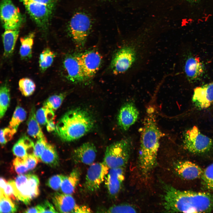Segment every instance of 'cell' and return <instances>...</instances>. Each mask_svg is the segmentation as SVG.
<instances>
[{
	"mask_svg": "<svg viewBox=\"0 0 213 213\" xmlns=\"http://www.w3.org/2000/svg\"><path fill=\"white\" fill-rule=\"evenodd\" d=\"M17 208L12 200L7 196L3 191L0 190V212L14 213Z\"/></svg>",
	"mask_w": 213,
	"mask_h": 213,
	"instance_id": "obj_31",
	"label": "cell"
},
{
	"mask_svg": "<svg viewBox=\"0 0 213 213\" xmlns=\"http://www.w3.org/2000/svg\"><path fill=\"white\" fill-rule=\"evenodd\" d=\"M19 29L5 30L2 36L4 47L3 55L5 58L12 54L18 37Z\"/></svg>",
	"mask_w": 213,
	"mask_h": 213,
	"instance_id": "obj_23",
	"label": "cell"
},
{
	"mask_svg": "<svg viewBox=\"0 0 213 213\" xmlns=\"http://www.w3.org/2000/svg\"><path fill=\"white\" fill-rule=\"evenodd\" d=\"M67 94L64 92L50 96L44 103L43 106L54 111L61 105Z\"/></svg>",
	"mask_w": 213,
	"mask_h": 213,
	"instance_id": "obj_30",
	"label": "cell"
},
{
	"mask_svg": "<svg viewBox=\"0 0 213 213\" xmlns=\"http://www.w3.org/2000/svg\"><path fill=\"white\" fill-rule=\"evenodd\" d=\"M9 181L12 185L17 198L26 205L29 204L39 194V180L36 175H20L14 180Z\"/></svg>",
	"mask_w": 213,
	"mask_h": 213,
	"instance_id": "obj_6",
	"label": "cell"
},
{
	"mask_svg": "<svg viewBox=\"0 0 213 213\" xmlns=\"http://www.w3.org/2000/svg\"><path fill=\"white\" fill-rule=\"evenodd\" d=\"M63 64L67 73V78L77 83L86 80L81 66L79 54H69L64 57Z\"/></svg>",
	"mask_w": 213,
	"mask_h": 213,
	"instance_id": "obj_13",
	"label": "cell"
},
{
	"mask_svg": "<svg viewBox=\"0 0 213 213\" xmlns=\"http://www.w3.org/2000/svg\"><path fill=\"white\" fill-rule=\"evenodd\" d=\"M45 137L38 139L34 145L33 154L40 161V156L47 144Z\"/></svg>",
	"mask_w": 213,
	"mask_h": 213,
	"instance_id": "obj_38",
	"label": "cell"
},
{
	"mask_svg": "<svg viewBox=\"0 0 213 213\" xmlns=\"http://www.w3.org/2000/svg\"><path fill=\"white\" fill-rule=\"evenodd\" d=\"M65 176L62 174L57 175L49 178L47 181L46 185L55 191L60 189L62 182Z\"/></svg>",
	"mask_w": 213,
	"mask_h": 213,
	"instance_id": "obj_36",
	"label": "cell"
},
{
	"mask_svg": "<svg viewBox=\"0 0 213 213\" xmlns=\"http://www.w3.org/2000/svg\"><path fill=\"white\" fill-rule=\"evenodd\" d=\"M131 148L129 138L114 142L106 147L103 162L109 169L125 167L129 159Z\"/></svg>",
	"mask_w": 213,
	"mask_h": 213,
	"instance_id": "obj_7",
	"label": "cell"
},
{
	"mask_svg": "<svg viewBox=\"0 0 213 213\" xmlns=\"http://www.w3.org/2000/svg\"><path fill=\"white\" fill-rule=\"evenodd\" d=\"M153 46L142 39L130 40L114 54L110 65L113 73L118 75L135 71L145 62Z\"/></svg>",
	"mask_w": 213,
	"mask_h": 213,
	"instance_id": "obj_3",
	"label": "cell"
},
{
	"mask_svg": "<svg viewBox=\"0 0 213 213\" xmlns=\"http://www.w3.org/2000/svg\"><path fill=\"white\" fill-rule=\"evenodd\" d=\"M46 125V129L48 132L55 131L56 125L53 120L49 122Z\"/></svg>",
	"mask_w": 213,
	"mask_h": 213,
	"instance_id": "obj_45",
	"label": "cell"
},
{
	"mask_svg": "<svg viewBox=\"0 0 213 213\" xmlns=\"http://www.w3.org/2000/svg\"><path fill=\"white\" fill-rule=\"evenodd\" d=\"M23 1H32L37 2L46 4L51 7L54 8L57 0H20Z\"/></svg>",
	"mask_w": 213,
	"mask_h": 213,
	"instance_id": "obj_43",
	"label": "cell"
},
{
	"mask_svg": "<svg viewBox=\"0 0 213 213\" xmlns=\"http://www.w3.org/2000/svg\"><path fill=\"white\" fill-rule=\"evenodd\" d=\"M184 69L188 80L191 82L199 80L205 70L204 64L199 57L190 54L186 58Z\"/></svg>",
	"mask_w": 213,
	"mask_h": 213,
	"instance_id": "obj_18",
	"label": "cell"
},
{
	"mask_svg": "<svg viewBox=\"0 0 213 213\" xmlns=\"http://www.w3.org/2000/svg\"><path fill=\"white\" fill-rule=\"evenodd\" d=\"M0 17L5 30L19 29L24 21L22 15L12 0H1Z\"/></svg>",
	"mask_w": 213,
	"mask_h": 213,
	"instance_id": "obj_9",
	"label": "cell"
},
{
	"mask_svg": "<svg viewBox=\"0 0 213 213\" xmlns=\"http://www.w3.org/2000/svg\"><path fill=\"white\" fill-rule=\"evenodd\" d=\"M187 1L191 2H195L198 0H186Z\"/></svg>",
	"mask_w": 213,
	"mask_h": 213,
	"instance_id": "obj_49",
	"label": "cell"
},
{
	"mask_svg": "<svg viewBox=\"0 0 213 213\" xmlns=\"http://www.w3.org/2000/svg\"><path fill=\"white\" fill-rule=\"evenodd\" d=\"M34 145L33 141L27 136L21 138L14 145L12 151L17 157L24 159L28 154H33Z\"/></svg>",
	"mask_w": 213,
	"mask_h": 213,
	"instance_id": "obj_21",
	"label": "cell"
},
{
	"mask_svg": "<svg viewBox=\"0 0 213 213\" xmlns=\"http://www.w3.org/2000/svg\"><path fill=\"white\" fill-rule=\"evenodd\" d=\"M202 184L204 188L213 191V163L204 170L201 177Z\"/></svg>",
	"mask_w": 213,
	"mask_h": 213,
	"instance_id": "obj_34",
	"label": "cell"
},
{
	"mask_svg": "<svg viewBox=\"0 0 213 213\" xmlns=\"http://www.w3.org/2000/svg\"><path fill=\"white\" fill-rule=\"evenodd\" d=\"M93 25V18L86 11L79 9L73 12L68 22L67 30L78 47L84 46Z\"/></svg>",
	"mask_w": 213,
	"mask_h": 213,
	"instance_id": "obj_5",
	"label": "cell"
},
{
	"mask_svg": "<svg viewBox=\"0 0 213 213\" xmlns=\"http://www.w3.org/2000/svg\"><path fill=\"white\" fill-rule=\"evenodd\" d=\"M39 213L58 212L53 205L48 201H45L43 203L36 206Z\"/></svg>",
	"mask_w": 213,
	"mask_h": 213,
	"instance_id": "obj_40",
	"label": "cell"
},
{
	"mask_svg": "<svg viewBox=\"0 0 213 213\" xmlns=\"http://www.w3.org/2000/svg\"><path fill=\"white\" fill-rule=\"evenodd\" d=\"M125 167L110 169L105 177V183L111 197L116 196L120 191L125 179Z\"/></svg>",
	"mask_w": 213,
	"mask_h": 213,
	"instance_id": "obj_15",
	"label": "cell"
},
{
	"mask_svg": "<svg viewBox=\"0 0 213 213\" xmlns=\"http://www.w3.org/2000/svg\"><path fill=\"white\" fill-rule=\"evenodd\" d=\"M52 200L58 212L73 213L77 205L70 194L56 193L53 195Z\"/></svg>",
	"mask_w": 213,
	"mask_h": 213,
	"instance_id": "obj_20",
	"label": "cell"
},
{
	"mask_svg": "<svg viewBox=\"0 0 213 213\" xmlns=\"http://www.w3.org/2000/svg\"><path fill=\"white\" fill-rule=\"evenodd\" d=\"M16 132L9 127L2 129L0 130V141L1 145H5L11 140Z\"/></svg>",
	"mask_w": 213,
	"mask_h": 213,
	"instance_id": "obj_39",
	"label": "cell"
},
{
	"mask_svg": "<svg viewBox=\"0 0 213 213\" xmlns=\"http://www.w3.org/2000/svg\"><path fill=\"white\" fill-rule=\"evenodd\" d=\"M36 85L34 81L28 78H23L19 82V89L22 94L28 96L33 93L36 89Z\"/></svg>",
	"mask_w": 213,
	"mask_h": 213,
	"instance_id": "obj_33",
	"label": "cell"
},
{
	"mask_svg": "<svg viewBox=\"0 0 213 213\" xmlns=\"http://www.w3.org/2000/svg\"><path fill=\"white\" fill-rule=\"evenodd\" d=\"M78 168L73 169L68 176H65L62 183L60 190L62 193L72 194L79 182L81 175Z\"/></svg>",
	"mask_w": 213,
	"mask_h": 213,
	"instance_id": "obj_22",
	"label": "cell"
},
{
	"mask_svg": "<svg viewBox=\"0 0 213 213\" xmlns=\"http://www.w3.org/2000/svg\"><path fill=\"white\" fill-rule=\"evenodd\" d=\"M2 191L4 193L12 200L15 201L18 200L15 195L14 191L12 185L9 181H8L7 185L3 190Z\"/></svg>",
	"mask_w": 213,
	"mask_h": 213,
	"instance_id": "obj_42",
	"label": "cell"
},
{
	"mask_svg": "<svg viewBox=\"0 0 213 213\" xmlns=\"http://www.w3.org/2000/svg\"><path fill=\"white\" fill-rule=\"evenodd\" d=\"M26 112L22 107L18 106L16 108L8 127L16 132L20 124L26 119Z\"/></svg>",
	"mask_w": 213,
	"mask_h": 213,
	"instance_id": "obj_29",
	"label": "cell"
},
{
	"mask_svg": "<svg viewBox=\"0 0 213 213\" xmlns=\"http://www.w3.org/2000/svg\"><path fill=\"white\" fill-rule=\"evenodd\" d=\"M95 120L87 110L80 108L65 113L56 125L55 133L63 141L70 142L83 136L93 128Z\"/></svg>",
	"mask_w": 213,
	"mask_h": 213,
	"instance_id": "obj_4",
	"label": "cell"
},
{
	"mask_svg": "<svg viewBox=\"0 0 213 213\" xmlns=\"http://www.w3.org/2000/svg\"><path fill=\"white\" fill-rule=\"evenodd\" d=\"M139 115L138 111L133 102L126 103L121 107L117 116L118 126L123 131L128 130L137 121Z\"/></svg>",
	"mask_w": 213,
	"mask_h": 213,
	"instance_id": "obj_14",
	"label": "cell"
},
{
	"mask_svg": "<svg viewBox=\"0 0 213 213\" xmlns=\"http://www.w3.org/2000/svg\"><path fill=\"white\" fill-rule=\"evenodd\" d=\"M174 168L178 175L183 179L188 180L201 178L203 172L199 166L187 161L177 162L175 163Z\"/></svg>",
	"mask_w": 213,
	"mask_h": 213,
	"instance_id": "obj_19",
	"label": "cell"
},
{
	"mask_svg": "<svg viewBox=\"0 0 213 213\" xmlns=\"http://www.w3.org/2000/svg\"><path fill=\"white\" fill-rule=\"evenodd\" d=\"M164 135L157 125L154 109H148L141 132L139 158L143 175L149 174L156 166L159 141Z\"/></svg>",
	"mask_w": 213,
	"mask_h": 213,
	"instance_id": "obj_2",
	"label": "cell"
},
{
	"mask_svg": "<svg viewBox=\"0 0 213 213\" xmlns=\"http://www.w3.org/2000/svg\"><path fill=\"white\" fill-rule=\"evenodd\" d=\"M25 213H39L36 206L28 208L24 212Z\"/></svg>",
	"mask_w": 213,
	"mask_h": 213,
	"instance_id": "obj_47",
	"label": "cell"
},
{
	"mask_svg": "<svg viewBox=\"0 0 213 213\" xmlns=\"http://www.w3.org/2000/svg\"><path fill=\"white\" fill-rule=\"evenodd\" d=\"M40 160L51 167L58 166L59 157L55 147L52 144L48 143L40 156Z\"/></svg>",
	"mask_w": 213,
	"mask_h": 213,
	"instance_id": "obj_24",
	"label": "cell"
},
{
	"mask_svg": "<svg viewBox=\"0 0 213 213\" xmlns=\"http://www.w3.org/2000/svg\"><path fill=\"white\" fill-rule=\"evenodd\" d=\"M34 36V33H32L20 38L21 45L19 52L22 59H28L31 57Z\"/></svg>",
	"mask_w": 213,
	"mask_h": 213,
	"instance_id": "obj_26",
	"label": "cell"
},
{
	"mask_svg": "<svg viewBox=\"0 0 213 213\" xmlns=\"http://www.w3.org/2000/svg\"><path fill=\"white\" fill-rule=\"evenodd\" d=\"M192 101L200 109L210 106L213 102V82L195 88Z\"/></svg>",
	"mask_w": 213,
	"mask_h": 213,
	"instance_id": "obj_16",
	"label": "cell"
},
{
	"mask_svg": "<svg viewBox=\"0 0 213 213\" xmlns=\"http://www.w3.org/2000/svg\"><path fill=\"white\" fill-rule=\"evenodd\" d=\"M56 54L50 49L46 48L40 54L39 60V67L42 72H45L52 64Z\"/></svg>",
	"mask_w": 213,
	"mask_h": 213,
	"instance_id": "obj_28",
	"label": "cell"
},
{
	"mask_svg": "<svg viewBox=\"0 0 213 213\" xmlns=\"http://www.w3.org/2000/svg\"><path fill=\"white\" fill-rule=\"evenodd\" d=\"M36 119L41 125H45L54 118V111L44 106L38 109L36 112Z\"/></svg>",
	"mask_w": 213,
	"mask_h": 213,
	"instance_id": "obj_32",
	"label": "cell"
},
{
	"mask_svg": "<svg viewBox=\"0 0 213 213\" xmlns=\"http://www.w3.org/2000/svg\"><path fill=\"white\" fill-rule=\"evenodd\" d=\"M8 183V182H7L4 178L2 177H1L0 190H3Z\"/></svg>",
	"mask_w": 213,
	"mask_h": 213,
	"instance_id": "obj_46",
	"label": "cell"
},
{
	"mask_svg": "<svg viewBox=\"0 0 213 213\" xmlns=\"http://www.w3.org/2000/svg\"><path fill=\"white\" fill-rule=\"evenodd\" d=\"M10 101V88L7 82L1 85L0 89V117L2 118L9 107Z\"/></svg>",
	"mask_w": 213,
	"mask_h": 213,
	"instance_id": "obj_27",
	"label": "cell"
},
{
	"mask_svg": "<svg viewBox=\"0 0 213 213\" xmlns=\"http://www.w3.org/2000/svg\"><path fill=\"white\" fill-rule=\"evenodd\" d=\"M183 142L185 149L191 153L196 154L209 151L213 144L212 140L202 133L196 126L185 132Z\"/></svg>",
	"mask_w": 213,
	"mask_h": 213,
	"instance_id": "obj_8",
	"label": "cell"
},
{
	"mask_svg": "<svg viewBox=\"0 0 213 213\" xmlns=\"http://www.w3.org/2000/svg\"><path fill=\"white\" fill-rule=\"evenodd\" d=\"M92 211L87 206L76 205L73 213H90Z\"/></svg>",
	"mask_w": 213,
	"mask_h": 213,
	"instance_id": "obj_44",
	"label": "cell"
},
{
	"mask_svg": "<svg viewBox=\"0 0 213 213\" xmlns=\"http://www.w3.org/2000/svg\"><path fill=\"white\" fill-rule=\"evenodd\" d=\"M163 206L167 212L206 213L213 210V195L207 192L178 190L162 183Z\"/></svg>",
	"mask_w": 213,
	"mask_h": 213,
	"instance_id": "obj_1",
	"label": "cell"
},
{
	"mask_svg": "<svg viewBox=\"0 0 213 213\" xmlns=\"http://www.w3.org/2000/svg\"><path fill=\"white\" fill-rule=\"evenodd\" d=\"M98 1L104 3H107L111 2L112 0H98Z\"/></svg>",
	"mask_w": 213,
	"mask_h": 213,
	"instance_id": "obj_48",
	"label": "cell"
},
{
	"mask_svg": "<svg viewBox=\"0 0 213 213\" xmlns=\"http://www.w3.org/2000/svg\"><path fill=\"white\" fill-rule=\"evenodd\" d=\"M15 171L19 175L23 174L28 170L23 159L17 157L13 161Z\"/></svg>",
	"mask_w": 213,
	"mask_h": 213,
	"instance_id": "obj_37",
	"label": "cell"
},
{
	"mask_svg": "<svg viewBox=\"0 0 213 213\" xmlns=\"http://www.w3.org/2000/svg\"><path fill=\"white\" fill-rule=\"evenodd\" d=\"M22 2L28 13L38 26L43 30H46L54 9L41 3L26 1Z\"/></svg>",
	"mask_w": 213,
	"mask_h": 213,
	"instance_id": "obj_10",
	"label": "cell"
},
{
	"mask_svg": "<svg viewBox=\"0 0 213 213\" xmlns=\"http://www.w3.org/2000/svg\"><path fill=\"white\" fill-rule=\"evenodd\" d=\"M23 159L28 170L34 169L40 161L33 154H28Z\"/></svg>",
	"mask_w": 213,
	"mask_h": 213,
	"instance_id": "obj_41",
	"label": "cell"
},
{
	"mask_svg": "<svg viewBox=\"0 0 213 213\" xmlns=\"http://www.w3.org/2000/svg\"><path fill=\"white\" fill-rule=\"evenodd\" d=\"M109 213H136V209L132 206L127 204H121L111 206L106 210Z\"/></svg>",
	"mask_w": 213,
	"mask_h": 213,
	"instance_id": "obj_35",
	"label": "cell"
},
{
	"mask_svg": "<svg viewBox=\"0 0 213 213\" xmlns=\"http://www.w3.org/2000/svg\"><path fill=\"white\" fill-rule=\"evenodd\" d=\"M109 168L103 162L93 163L89 167L84 185L85 190L92 193L98 190Z\"/></svg>",
	"mask_w": 213,
	"mask_h": 213,
	"instance_id": "obj_11",
	"label": "cell"
},
{
	"mask_svg": "<svg viewBox=\"0 0 213 213\" xmlns=\"http://www.w3.org/2000/svg\"><path fill=\"white\" fill-rule=\"evenodd\" d=\"M97 150L92 143H84L75 149L73 151L72 157L75 163H83L91 165L95 160Z\"/></svg>",
	"mask_w": 213,
	"mask_h": 213,
	"instance_id": "obj_17",
	"label": "cell"
},
{
	"mask_svg": "<svg viewBox=\"0 0 213 213\" xmlns=\"http://www.w3.org/2000/svg\"><path fill=\"white\" fill-rule=\"evenodd\" d=\"M35 108L33 107L30 111L28 121L27 132L31 137L38 139L45 137L36 116Z\"/></svg>",
	"mask_w": 213,
	"mask_h": 213,
	"instance_id": "obj_25",
	"label": "cell"
},
{
	"mask_svg": "<svg viewBox=\"0 0 213 213\" xmlns=\"http://www.w3.org/2000/svg\"><path fill=\"white\" fill-rule=\"evenodd\" d=\"M80 62L86 80L92 78L99 69L102 58L98 52L89 50L79 54Z\"/></svg>",
	"mask_w": 213,
	"mask_h": 213,
	"instance_id": "obj_12",
	"label": "cell"
}]
</instances>
